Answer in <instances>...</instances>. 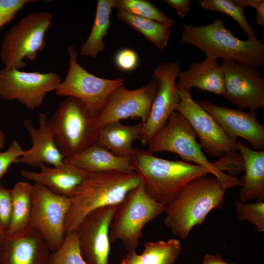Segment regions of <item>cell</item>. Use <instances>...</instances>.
I'll return each instance as SVG.
<instances>
[{"instance_id":"9c48e42d","label":"cell","mask_w":264,"mask_h":264,"mask_svg":"<svg viewBox=\"0 0 264 264\" xmlns=\"http://www.w3.org/2000/svg\"><path fill=\"white\" fill-rule=\"evenodd\" d=\"M67 50L68 71L55 92L60 97H71L79 100L96 117L103 110L111 92L124 85L125 80L122 78H103L89 73L77 62L74 47L70 45Z\"/></svg>"},{"instance_id":"e0dca14e","label":"cell","mask_w":264,"mask_h":264,"mask_svg":"<svg viewBox=\"0 0 264 264\" xmlns=\"http://www.w3.org/2000/svg\"><path fill=\"white\" fill-rule=\"evenodd\" d=\"M199 105L211 115L224 133L232 140L241 137L249 142L256 151L264 149V127L258 121L255 111L221 107L207 100Z\"/></svg>"},{"instance_id":"d4e9b609","label":"cell","mask_w":264,"mask_h":264,"mask_svg":"<svg viewBox=\"0 0 264 264\" xmlns=\"http://www.w3.org/2000/svg\"><path fill=\"white\" fill-rule=\"evenodd\" d=\"M113 8L114 0H97L94 22L89 36L80 49V56L94 58L104 50V40L110 26Z\"/></svg>"},{"instance_id":"30bf717a","label":"cell","mask_w":264,"mask_h":264,"mask_svg":"<svg viewBox=\"0 0 264 264\" xmlns=\"http://www.w3.org/2000/svg\"><path fill=\"white\" fill-rule=\"evenodd\" d=\"M69 207L68 197L41 184H33L29 227L42 236L50 252L56 251L65 239V222Z\"/></svg>"},{"instance_id":"60d3db41","label":"cell","mask_w":264,"mask_h":264,"mask_svg":"<svg viewBox=\"0 0 264 264\" xmlns=\"http://www.w3.org/2000/svg\"><path fill=\"white\" fill-rule=\"evenodd\" d=\"M5 139L4 132L0 129V150L3 147Z\"/></svg>"},{"instance_id":"1f68e13d","label":"cell","mask_w":264,"mask_h":264,"mask_svg":"<svg viewBox=\"0 0 264 264\" xmlns=\"http://www.w3.org/2000/svg\"><path fill=\"white\" fill-rule=\"evenodd\" d=\"M234 204L239 220H247L255 225L259 232H264V202L263 201L246 203L238 200Z\"/></svg>"},{"instance_id":"603a6c76","label":"cell","mask_w":264,"mask_h":264,"mask_svg":"<svg viewBox=\"0 0 264 264\" xmlns=\"http://www.w3.org/2000/svg\"><path fill=\"white\" fill-rule=\"evenodd\" d=\"M238 151L241 154L245 174L242 180L239 200L242 202L264 199V151L249 148L239 140Z\"/></svg>"},{"instance_id":"4fadbf2b","label":"cell","mask_w":264,"mask_h":264,"mask_svg":"<svg viewBox=\"0 0 264 264\" xmlns=\"http://www.w3.org/2000/svg\"><path fill=\"white\" fill-rule=\"evenodd\" d=\"M223 98L240 110L255 111L264 108V78L257 68L223 60Z\"/></svg>"},{"instance_id":"9a60e30c","label":"cell","mask_w":264,"mask_h":264,"mask_svg":"<svg viewBox=\"0 0 264 264\" xmlns=\"http://www.w3.org/2000/svg\"><path fill=\"white\" fill-rule=\"evenodd\" d=\"M181 68L175 62H164L155 68L152 78L158 83L148 118L143 124L141 143L146 145L154 134L167 123L180 101L176 81Z\"/></svg>"},{"instance_id":"ab89813d","label":"cell","mask_w":264,"mask_h":264,"mask_svg":"<svg viewBox=\"0 0 264 264\" xmlns=\"http://www.w3.org/2000/svg\"><path fill=\"white\" fill-rule=\"evenodd\" d=\"M121 264H141L139 254L136 250L128 251L122 260Z\"/></svg>"},{"instance_id":"83f0119b","label":"cell","mask_w":264,"mask_h":264,"mask_svg":"<svg viewBox=\"0 0 264 264\" xmlns=\"http://www.w3.org/2000/svg\"><path fill=\"white\" fill-rule=\"evenodd\" d=\"M182 249L176 239L167 241L146 242L142 252L139 254L141 264H174Z\"/></svg>"},{"instance_id":"5bb4252c","label":"cell","mask_w":264,"mask_h":264,"mask_svg":"<svg viewBox=\"0 0 264 264\" xmlns=\"http://www.w3.org/2000/svg\"><path fill=\"white\" fill-rule=\"evenodd\" d=\"M158 83L153 78L145 86L135 89H127L124 85L115 89L109 95L102 112L95 118L99 128L107 124L127 118L147 120L156 93Z\"/></svg>"},{"instance_id":"7bdbcfd3","label":"cell","mask_w":264,"mask_h":264,"mask_svg":"<svg viewBox=\"0 0 264 264\" xmlns=\"http://www.w3.org/2000/svg\"></svg>"},{"instance_id":"836d02e7","label":"cell","mask_w":264,"mask_h":264,"mask_svg":"<svg viewBox=\"0 0 264 264\" xmlns=\"http://www.w3.org/2000/svg\"><path fill=\"white\" fill-rule=\"evenodd\" d=\"M25 150L22 148L20 143L15 140L11 141L8 149L0 152V182L10 166L24 154Z\"/></svg>"},{"instance_id":"7c38bea8","label":"cell","mask_w":264,"mask_h":264,"mask_svg":"<svg viewBox=\"0 0 264 264\" xmlns=\"http://www.w3.org/2000/svg\"><path fill=\"white\" fill-rule=\"evenodd\" d=\"M177 91L180 101L176 111L189 122L206 154L216 157L236 154L237 141L230 138L211 115L194 101L191 90Z\"/></svg>"},{"instance_id":"d6a6232c","label":"cell","mask_w":264,"mask_h":264,"mask_svg":"<svg viewBox=\"0 0 264 264\" xmlns=\"http://www.w3.org/2000/svg\"><path fill=\"white\" fill-rule=\"evenodd\" d=\"M39 1L38 0H0V31L26 4Z\"/></svg>"},{"instance_id":"b9f144b4","label":"cell","mask_w":264,"mask_h":264,"mask_svg":"<svg viewBox=\"0 0 264 264\" xmlns=\"http://www.w3.org/2000/svg\"><path fill=\"white\" fill-rule=\"evenodd\" d=\"M6 232L0 229V239L2 238L6 234Z\"/></svg>"},{"instance_id":"cb8c5ba5","label":"cell","mask_w":264,"mask_h":264,"mask_svg":"<svg viewBox=\"0 0 264 264\" xmlns=\"http://www.w3.org/2000/svg\"><path fill=\"white\" fill-rule=\"evenodd\" d=\"M143 124L140 122L134 125H126L120 121L105 125L98 128L96 144L122 156L130 157L135 148L132 146L135 140L143 139Z\"/></svg>"},{"instance_id":"ac0fdd59","label":"cell","mask_w":264,"mask_h":264,"mask_svg":"<svg viewBox=\"0 0 264 264\" xmlns=\"http://www.w3.org/2000/svg\"><path fill=\"white\" fill-rule=\"evenodd\" d=\"M50 252L42 236L29 227L0 239V264H47Z\"/></svg>"},{"instance_id":"484cf974","label":"cell","mask_w":264,"mask_h":264,"mask_svg":"<svg viewBox=\"0 0 264 264\" xmlns=\"http://www.w3.org/2000/svg\"><path fill=\"white\" fill-rule=\"evenodd\" d=\"M117 18L137 31L159 49H165L172 33V27L153 20L141 18L122 11H117Z\"/></svg>"},{"instance_id":"5b68a950","label":"cell","mask_w":264,"mask_h":264,"mask_svg":"<svg viewBox=\"0 0 264 264\" xmlns=\"http://www.w3.org/2000/svg\"><path fill=\"white\" fill-rule=\"evenodd\" d=\"M197 134L186 118L175 111L166 124L147 142L148 151L154 154L169 152L178 155L185 162H193L208 169L225 189L241 186L242 180L219 170L215 162H210L197 141Z\"/></svg>"},{"instance_id":"e575fe53","label":"cell","mask_w":264,"mask_h":264,"mask_svg":"<svg viewBox=\"0 0 264 264\" xmlns=\"http://www.w3.org/2000/svg\"><path fill=\"white\" fill-rule=\"evenodd\" d=\"M12 211L11 189L4 188L0 182V229L6 233L10 224Z\"/></svg>"},{"instance_id":"d6986e66","label":"cell","mask_w":264,"mask_h":264,"mask_svg":"<svg viewBox=\"0 0 264 264\" xmlns=\"http://www.w3.org/2000/svg\"><path fill=\"white\" fill-rule=\"evenodd\" d=\"M39 126L36 128L30 119L23 121V125L30 136L32 146L25 150L24 154L16 163L31 166L43 164L58 166L64 164L65 157L60 152L48 124V118L44 113L39 114Z\"/></svg>"},{"instance_id":"3957f363","label":"cell","mask_w":264,"mask_h":264,"mask_svg":"<svg viewBox=\"0 0 264 264\" xmlns=\"http://www.w3.org/2000/svg\"><path fill=\"white\" fill-rule=\"evenodd\" d=\"M226 189L215 176H203L188 183L166 206L165 225L174 236L187 239L213 209L223 203Z\"/></svg>"},{"instance_id":"4316f807","label":"cell","mask_w":264,"mask_h":264,"mask_svg":"<svg viewBox=\"0 0 264 264\" xmlns=\"http://www.w3.org/2000/svg\"><path fill=\"white\" fill-rule=\"evenodd\" d=\"M33 185L17 182L11 189L12 211L10 224L6 233L13 234L29 227L32 201Z\"/></svg>"},{"instance_id":"8d00e7d4","label":"cell","mask_w":264,"mask_h":264,"mask_svg":"<svg viewBox=\"0 0 264 264\" xmlns=\"http://www.w3.org/2000/svg\"><path fill=\"white\" fill-rule=\"evenodd\" d=\"M237 5L244 8L251 6L256 9V23L264 26V0H232Z\"/></svg>"},{"instance_id":"7402d4cb","label":"cell","mask_w":264,"mask_h":264,"mask_svg":"<svg viewBox=\"0 0 264 264\" xmlns=\"http://www.w3.org/2000/svg\"><path fill=\"white\" fill-rule=\"evenodd\" d=\"M64 161L91 173L117 171L135 173L129 157L116 155L107 148L94 144Z\"/></svg>"},{"instance_id":"ba28073f","label":"cell","mask_w":264,"mask_h":264,"mask_svg":"<svg viewBox=\"0 0 264 264\" xmlns=\"http://www.w3.org/2000/svg\"><path fill=\"white\" fill-rule=\"evenodd\" d=\"M54 17L46 11L32 12L21 19L4 35L0 48L4 67L21 69L25 59L34 61L46 46L45 37Z\"/></svg>"},{"instance_id":"ffe728a7","label":"cell","mask_w":264,"mask_h":264,"mask_svg":"<svg viewBox=\"0 0 264 264\" xmlns=\"http://www.w3.org/2000/svg\"><path fill=\"white\" fill-rule=\"evenodd\" d=\"M39 167L40 172L22 170L20 175L55 194L67 197L71 195L89 172L65 162L58 166L43 164Z\"/></svg>"},{"instance_id":"8992f818","label":"cell","mask_w":264,"mask_h":264,"mask_svg":"<svg viewBox=\"0 0 264 264\" xmlns=\"http://www.w3.org/2000/svg\"><path fill=\"white\" fill-rule=\"evenodd\" d=\"M95 117L79 100L67 97L48 119L56 143L65 158L72 157L96 143Z\"/></svg>"},{"instance_id":"44dd1931","label":"cell","mask_w":264,"mask_h":264,"mask_svg":"<svg viewBox=\"0 0 264 264\" xmlns=\"http://www.w3.org/2000/svg\"><path fill=\"white\" fill-rule=\"evenodd\" d=\"M177 89L196 88L202 91L222 95L224 91V73L218 59L206 57L201 62L192 63L188 69L181 71L176 83Z\"/></svg>"},{"instance_id":"7a4b0ae2","label":"cell","mask_w":264,"mask_h":264,"mask_svg":"<svg viewBox=\"0 0 264 264\" xmlns=\"http://www.w3.org/2000/svg\"><path fill=\"white\" fill-rule=\"evenodd\" d=\"M134 172L148 195L166 206L188 183L211 174L207 168L183 161L155 156L148 150L135 149L130 157Z\"/></svg>"},{"instance_id":"277c9868","label":"cell","mask_w":264,"mask_h":264,"mask_svg":"<svg viewBox=\"0 0 264 264\" xmlns=\"http://www.w3.org/2000/svg\"><path fill=\"white\" fill-rule=\"evenodd\" d=\"M179 43L201 50L206 57L231 61L259 68L264 65V44L259 40H240L217 17L210 24H184Z\"/></svg>"},{"instance_id":"2e32d148","label":"cell","mask_w":264,"mask_h":264,"mask_svg":"<svg viewBox=\"0 0 264 264\" xmlns=\"http://www.w3.org/2000/svg\"><path fill=\"white\" fill-rule=\"evenodd\" d=\"M118 206H103L90 212L76 230L80 252L87 264H109V230Z\"/></svg>"},{"instance_id":"52a82bcc","label":"cell","mask_w":264,"mask_h":264,"mask_svg":"<svg viewBox=\"0 0 264 264\" xmlns=\"http://www.w3.org/2000/svg\"><path fill=\"white\" fill-rule=\"evenodd\" d=\"M166 206L151 198L141 182L118 204L110 227V242L119 241L128 251L136 250L144 227L164 213Z\"/></svg>"},{"instance_id":"74e56055","label":"cell","mask_w":264,"mask_h":264,"mask_svg":"<svg viewBox=\"0 0 264 264\" xmlns=\"http://www.w3.org/2000/svg\"><path fill=\"white\" fill-rule=\"evenodd\" d=\"M170 6L173 8L180 17H185L191 9L190 0H165Z\"/></svg>"},{"instance_id":"f546056e","label":"cell","mask_w":264,"mask_h":264,"mask_svg":"<svg viewBox=\"0 0 264 264\" xmlns=\"http://www.w3.org/2000/svg\"><path fill=\"white\" fill-rule=\"evenodd\" d=\"M198 2L204 9L220 12L231 17L245 32L247 40H258L254 28L246 20L244 8L236 5L232 0H199Z\"/></svg>"},{"instance_id":"f1b7e54d","label":"cell","mask_w":264,"mask_h":264,"mask_svg":"<svg viewBox=\"0 0 264 264\" xmlns=\"http://www.w3.org/2000/svg\"><path fill=\"white\" fill-rule=\"evenodd\" d=\"M114 8L117 11L153 20L171 27L175 24L173 20L148 0H114Z\"/></svg>"},{"instance_id":"d590c367","label":"cell","mask_w":264,"mask_h":264,"mask_svg":"<svg viewBox=\"0 0 264 264\" xmlns=\"http://www.w3.org/2000/svg\"><path fill=\"white\" fill-rule=\"evenodd\" d=\"M116 66L121 70L131 71L138 65L139 58L137 53L130 48H123L119 50L114 57Z\"/></svg>"},{"instance_id":"f35d334b","label":"cell","mask_w":264,"mask_h":264,"mask_svg":"<svg viewBox=\"0 0 264 264\" xmlns=\"http://www.w3.org/2000/svg\"><path fill=\"white\" fill-rule=\"evenodd\" d=\"M202 264H229L219 254H206L202 260Z\"/></svg>"},{"instance_id":"4dcf8cb0","label":"cell","mask_w":264,"mask_h":264,"mask_svg":"<svg viewBox=\"0 0 264 264\" xmlns=\"http://www.w3.org/2000/svg\"><path fill=\"white\" fill-rule=\"evenodd\" d=\"M47 264H87L81 255L76 232L65 236L61 246L50 254Z\"/></svg>"},{"instance_id":"6da1fadb","label":"cell","mask_w":264,"mask_h":264,"mask_svg":"<svg viewBox=\"0 0 264 264\" xmlns=\"http://www.w3.org/2000/svg\"><path fill=\"white\" fill-rule=\"evenodd\" d=\"M140 183L135 173L88 172L68 197L70 207L65 219V236L75 232L89 213L103 206L118 205Z\"/></svg>"},{"instance_id":"8fae6325","label":"cell","mask_w":264,"mask_h":264,"mask_svg":"<svg viewBox=\"0 0 264 264\" xmlns=\"http://www.w3.org/2000/svg\"><path fill=\"white\" fill-rule=\"evenodd\" d=\"M61 81L60 76L53 71L26 72L3 67L0 69V98L17 100L34 110L42 105L49 92L55 91Z\"/></svg>"}]
</instances>
